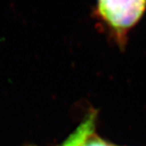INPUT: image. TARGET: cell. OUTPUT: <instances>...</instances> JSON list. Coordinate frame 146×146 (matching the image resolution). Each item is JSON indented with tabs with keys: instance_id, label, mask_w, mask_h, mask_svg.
<instances>
[{
	"instance_id": "cell-3",
	"label": "cell",
	"mask_w": 146,
	"mask_h": 146,
	"mask_svg": "<svg viewBox=\"0 0 146 146\" xmlns=\"http://www.w3.org/2000/svg\"><path fill=\"white\" fill-rule=\"evenodd\" d=\"M78 146H112V145L108 144L106 141L101 139L95 133H92L90 135H88Z\"/></svg>"
},
{
	"instance_id": "cell-4",
	"label": "cell",
	"mask_w": 146,
	"mask_h": 146,
	"mask_svg": "<svg viewBox=\"0 0 146 146\" xmlns=\"http://www.w3.org/2000/svg\"><path fill=\"white\" fill-rule=\"evenodd\" d=\"M112 146H115V145H112Z\"/></svg>"
},
{
	"instance_id": "cell-1",
	"label": "cell",
	"mask_w": 146,
	"mask_h": 146,
	"mask_svg": "<svg viewBox=\"0 0 146 146\" xmlns=\"http://www.w3.org/2000/svg\"><path fill=\"white\" fill-rule=\"evenodd\" d=\"M145 10L146 0H96L93 17L108 38L123 49Z\"/></svg>"
},
{
	"instance_id": "cell-2",
	"label": "cell",
	"mask_w": 146,
	"mask_h": 146,
	"mask_svg": "<svg viewBox=\"0 0 146 146\" xmlns=\"http://www.w3.org/2000/svg\"><path fill=\"white\" fill-rule=\"evenodd\" d=\"M96 117L97 113L95 111L88 113V115H86L75 131L71 133L60 146H78L88 135L94 133Z\"/></svg>"
}]
</instances>
